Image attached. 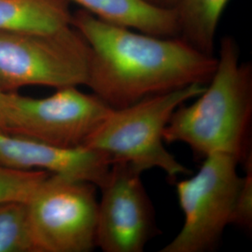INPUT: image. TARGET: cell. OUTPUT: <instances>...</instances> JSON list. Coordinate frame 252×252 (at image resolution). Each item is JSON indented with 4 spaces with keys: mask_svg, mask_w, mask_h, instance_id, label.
I'll return each instance as SVG.
<instances>
[{
    "mask_svg": "<svg viewBox=\"0 0 252 252\" xmlns=\"http://www.w3.org/2000/svg\"><path fill=\"white\" fill-rule=\"evenodd\" d=\"M71 26L90 46L88 86L110 108H123L191 84L207 85L218 58L180 37H161L118 27L79 9Z\"/></svg>",
    "mask_w": 252,
    "mask_h": 252,
    "instance_id": "obj_1",
    "label": "cell"
},
{
    "mask_svg": "<svg viewBox=\"0 0 252 252\" xmlns=\"http://www.w3.org/2000/svg\"><path fill=\"white\" fill-rule=\"evenodd\" d=\"M215 72L189 106L177 108L163 132L164 143L181 142L203 158L228 153L244 161L252 116V65L240 62L233 36L220 40Z\"/></svg>",
    "mask_w": 252,
    "mask_h": 252,
    "instance_id": "obj_2",
    "label": "cell"
},
{
    "mask_svg": "<svg viewBox=\"0 0 252 252\" xmlns=\"http://www.w3.org/2000/svg\"><path fill=\"white\" fill-rule=\"evenodd\" d=\"M206 86L195 83L126 108H111L85 147L104 153L111 163L129 162L142 172L158 168L174 180L188 175L190 170L164 147L163 132L174 111L198 96Z\"/></svg>",
    "mask_w": 252,
    "mask_h": 252,
    "instance_id": "obj_3",
    "label": "cell"
},
{
    "mask_svg": "<svg viewBox=\"0 0 252 252\" xmlns=\"http://www.w3.org/2000/svg\"><path fill=\"white\" fill-rule=\"evenodd\" d=\"M90 54L71 25L53 32H0V89L86 85Z\"/></svg>",
    "mask_w": 252,
    "mask_h": 252,
    "instance_id": "obj_4",
    "label": "cell"
},
{
    "mask_svg": "<svg viewBox=\"0 0 252 252\" xmlns=\"http://www.w3.org/2000/svg\"><path fill=\"white\" fill-rule=\"evenodd\" d=\"M204 159L196 175L176 183L184 224L161 252H211L232 224L243 183L237 172L240 161L228 153H213Z\"/></svg>",
    "mask_w": 252,
    "mask_h": 252,
    "instance_id": "obj_5",
    "label": "cell"
},
{
    "mask_svg": "<svg viewBox=\"0 0 252 252\" xmlns=\"http://www.w3.org/2000/svg\"><path fill=\"white\" fill-rule=\"evenodd\" d=\"M110 109L94 94L75 86L43 98L7 92L1 130L57 148H83Z\"/></svg>",
    "mask_w": 252,
    "mask_h": 252,
    "instance_id": "obj_6",
    "label": "cell"
},
{
    "mask_svg": "<svg viewBox=\"0 0 252 252\" xmlns=\"http://www.w3.org/2000/svg\"><path fill=\"white\" fill-rule=\"evenodd\" d=\"M97 187L50 174L27 200L36 252H89L96 248Z\"/></svg>",
    "mask_w": 252,
    "mask_h": 252,
    "instance_id": "obj_7",
    "label": "cell"
},
{
    "mask_svg": "<svg viewBox=\"0 0 252 252\" xmlns=\"http://www.w3.org/2000/svg\"><path fill=\"white\" fill-rule=\"evenodd\" d=\"M143 172L126 162L111 163L100 187L95 245L104 252H142L159 233L141 180Z\"/></svg>",
    "mask_w": 252,
    "mask_h": 252,
    "instance_id": "obj_8",
    "label": "cell"
},
{
    "mask_svg": "<svg viewBox=\"0 0 252 252\" xmlns=\"http://www.w3.org/2000/svg\"><path fill=\"white\" fill-rule=\"evenodd\" d=\"M0 163L18 170H44L86 180L100 188L108 178L111 161L86 147L57 148L0 130Z\"/></svg>",
    "mask_w": 252,
    "mask_h": 252,
    "instance_id": "obj_9",
    "label": "cell"
},
{
    "mask_svg": "<svg viewBox=\"0 0 252 252\" xmlns=\"http://www.w3.org/2000/svg\"><path fill=\"white\" fill-rule=\"evenodd\" d=\"M106 23L152 36L178 37L174 8L166 9L146 0H68Z\"/></svg>",
    "mask_w": 252,
    "mask_h": 252,
    "instance_id": "obj_10",
    "label": "cell"
},
{
    "mask_svg": "<svg viewBox=\"0 0 252 252\" xmlns=\"http://www.w3.org/2000/svg\"><path fill=\"white\" fill-rule=\"evenodd\" d=\"M71 18L68 0H0V32H53Z\"/></svg>",
    "mask_w": 252,
    "mask_h": 252,
    "instance_id": "obj_11",
    "label": "cell"
},
{
    "mask_svg": "<svg viewBox=\"0 0 252 252\" xmlns=\"http://www.w3.org/2000/svg\"><path fill=\"white\" fill-rule=\"evenodd\" d=\"M229 0H178L176 12L179 36L207 55H214L217 28Z\"/></svg>",
    "mask_w": 252,
    "mask_h": 252,
    "instance_id": "obj_12",
    "label": "cell"
},
{
    "mask_svg": "<svg viewBox=\"0 0 252 252\" xmlns=\"http://www.w3.org/2000/svg\"><path fill=\"white\" fill-rule=\"evenodd\" d=\"M27 202L0 203V252H36Z\"/></svg>",
    "mask_w": 252,
    "mask_h": 252,
    "instance_id": "obj_13",
    "label": "cell"
},
{
    "mask_svg": "<svg viewBox=\"0 0 252 252\" xmlns=\"http://www.w3.org/2000/svg\"><path fill=\"white\" fill-rule=\"evenodd\" d=\"M51 173L44 170H18L0 163V203L27 201Z\"/></svg>",
    "mask_w": 252,
    "mask_h": 252,
    "instance_id": "obj_14",
    "label": "cell"
},
{
    "mask_svg": "<svg viewBox=\"0 0 252 252\" xmlns=\"http://www.w3.org/2000/svg\"><path fill=\"white\" fill-rule=\"evenodd\" d=\"M246 175L237 198L236 207L232 219V224L245 230L252 227V152L244 159Z\"/></svg>",
    "mask_w": 252,
    "mask_h": 252,
    "instance_id": "obj_15",
    "label": "cell"
},
{
    "mask_svg": "<svg viewBox=\"0 0 252 252\" xmlns=\"http://www.w3.org/2000/svg\"><path fill=\"white\" fill-rule=\"evenodd\" d=\"M147 2L161 7V8H166V9H172L175 7L178 0H146Z\"/></svg>",
    "mask_w": 252,
    "mask_h": 252,
    "instance_id": "obj_16",
    "label": "cell"
},
{
    "mask_svg": "<svg viewBox=\"0 0 252 252\" xmlns=\"http://www.w3.org/2000/svg\"><path fill=\"white\" fill-rule=\"evenodd\" d=\"M7 92H4L0 89V130L2 129V113H3V104H4V99Z\"/></svg>",
    "mask_w": 252,
    "mask_h": 252,
    "instance_id": "obj_17",
    "label": "cell"
}]
</instances>
